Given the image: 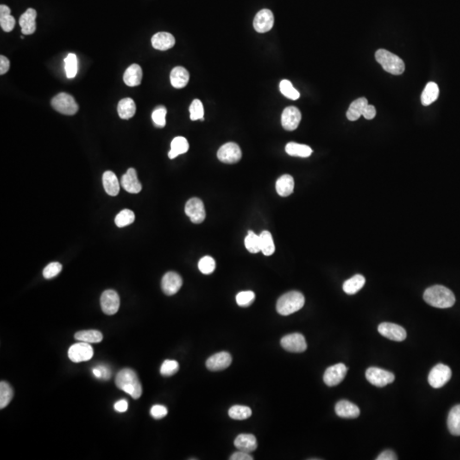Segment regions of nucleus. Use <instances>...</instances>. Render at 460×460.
Segmentation results:
<instances>
[{
	"instance_id": "1",
	"label": "nucleus",
	"mask_w": 460,
	"mask_h": 460,
	"mask_svg": "<svg viewBox=\"0 0 460 460\" xmlns=\"http://www.w3.org/2000/svg\"><path fill=\"white\" fill-rule=\"evenodd\" d=\"M424 299L430 306L439 309H448L455 304V296L451 290L446 286L436 285L425 290Z\"/></svg>"
},
{
	"instance_id": "2",
	"label": "nucleus",
	"mask_w": 460,
	"mask_h": 460,
	"mask_svg": "<svg viewBox=\"0 0 460 460\" xmlns=\"http://www.w3.org/2000/svg\"><path fill=\"white\" fill-rule=\"evenodd\" d=\"M118 388L129 394L133 399H139L142 394V387L135 371L131 368H124L118 373L115 378Z\"/></svg>"
},
{
	"instance_id": "3",
	"label": "nucleus",
	"mask_w": 460,
	"mask_h": 460,
	"mask_svg": "<svg viewBox=\"0 0 460 460\" xmlns=\"http://www.w3.org/2000/svg\"><path fill=\"white\" fill-rule=\"evenodd\" d=\"M305 304L304 295L297 291H292L282 295L276 304V310L281 316H290L300 310Z\"/></svg>"
},
{
	"instance_id": "4",
	"label": "nucleus",
	"mask_w": 460,
	"mask_h": 460,
	"mask_svg": "<svg viewBox=\"0 0 460 460\" xmlns=\"http://www.w3.org/2000/svg\"><path fill=\"white\" fill-rule=\"evenodd\" d=\"M375 58L383 68L391 74L400 75L405 71V64L401 58L390 51L384 49L379 50L375 54Z\"/></svg>"
},
{
	"instance_id": "5",
	"label": "nucleus",
	"mask_w": 460,
	"mask_h": 460,
	"mask_svg": "<svg viewBox=\"0 0 460 460\" xmlns=\"http://www.w3.org/2000/svg\"><path fill=\"white\" fill-rule=\"evenodd\" d=\"M51 106L62 115H74L78 111V103L69 94L62 92L51 100Z\"/></svg>"
},
{
	"instance_id": "6",
	"label": "nucleus",
	"mask_w": 460,
	"mask_h": 460,
	"mask_svg": "<svg viewBox=\"0 0 460 460\" xmlns=\"http://www.w3.org/2000/svg\"><path fill=\"white\" fill-rule=\"evenodd\" d=\"M366 378L368 382L379 388L394 382L395 379L394 373L379 367H369L366 372Z\"/></svg>"
},
{
	"instance_id": "7",
	"label": "nucleus",
	"mask_w": 460,
	"mask_h": 460,
	"mask_svg": "<svg viewBox=\"0 0 460 460\" xmlns=\"http://www.w3.org/2000/svg\"><path fill=\"white\" fill-rule=\"evenodd\" d=\"M451 368L444 364L436 365L428 376V381L431 387L440 389L443 387L451 379Z\"/></svg>"
},
{
	"instance_id": "8",
	"label": "nucleus",
	"mask_w": 460,
	"mask_h": 460,
	"mask_svg": "<svg viewBox=\"0 0 460 460\" xmlns=\"http://www.w3.org/2000/svg\"><path fill=\"white\" fill-rule=\"evenodd\" d=\"M93 355V348L84 342L74 343L68 349V357L74 363L90 361Z\"/></svg>"
},
{
	"instance_id": "9",
	"label": "nucleus",
	"mask_w": 460,
	"mask_h": 460,
	"mask_svg": "<svg viewBox=\"0 0 460 460\" xmlns=\"http://www.w3.org/2000/svg\"><path fill=\"white\" fill-rule=\"evenodd\" d=\"M280 344L286 351L292 353H303L307 349V343L304 335L292 333L286 335L280 340Z\"/></svg>"
},
{
	"instance_id": "10",
	"label": "nucleus",
	"mask_w": 460,
	"mask_h": 460,
	"mask_svg": "<svg viewBox=\"0 0 460 460\" xmlns=\"http://www.w3.org/2000/svg\"><path fill=\"white\" fill-rule=\"evenodd\" d=\"M242 157L241 147L235 142H228L220 147L217 152V158L220 161L226 164H235L241 160Z\"/></svg>"
},
{
	"instance_id": "11",
	"label": "nucleus",
	"mask_w": 460,
	"mask_h": 460,
	"mask_svg": "<svg viewBox=\"0 0 460 460\" xmlns=\"http://www.w3.org/2000/svg\"><path fill=\"white\" fill-rule=\"evenodd\" d=\"M121 305L120 296L115 290H107L101 297V307L103 313L113 316L117 313Z\"/></svg>"
},
{
	"instance_id": "12",
	"label": "nucleus",
	"mask_w": 460,
	"mask_h": 460,
	"mask_svg": "<svg viewBox=\"0 0 460 460\" xmlns=\"http://www.w3.org/2000/svg\"><path fill=\"white\" fill-rule=\"evenodd\" d=\"M185 213L194 223H201L205 218L204 203L198 198H190L185 205Z\"/></svg>"
},
{
	"instance_id": "13",
	"label": "nucleus",
	"mask_w": 460,
	"mask_h": 460,
	"mask_svg": "<svg viewBox=\"0 0 460 460\" xmlns=\"http://www.w3.org/2000/svg\"><path fill=\"white\" fill-rule=\"evenodd\" d=\"M348 372V368L343 363L333 365L328 367L323 376V380L326 385L329 387H333L339 385L345 378Z\"/></svg>"
},
{
	"instance_id": "14",
	"label": "nucleus",
	"mask_w": 460,
	"mask_h": 460,
	"mask_svg": "<svg viewBox=\"0 0 460 460\" xmlns=\"http://www.w3.org/2000/svg\"><path fill=\"white\" fill-rule=\"evenodd\" d=\"M378 330L382 336L392 341L401 342L403 340L406 339V330L402 327L394 324V323H389V322L381 323L379 326Z\"/></svg>"
},
{
	"instance_id": "15",
	"label": "nucleus",
	"mask_w": 460,
	"mask_h": 460,
	"mask_svg": "<svg viewBox=\"0 0 460 460\" xmlns=\"http://www.w3.org/2000/svg\"><path fill=\"white\" fill-rule=\"evenodd\" d=\"M274 17L273 13L268 9H261L256 15L253 21V27L258 33H267L274 26Z\"/></svg>"
},
{
	"instance_id": "16",
	"label": "nucleus",
	"mask_w": 460,
	"mask_h": 460,
	"mask_svg": "<svg viewBox=\"0 0 460 460\" xmlns=\"http://www.w3.org/2000/svg\"><path fill=\"white\" fill-rule=\"evenodd\" d=\"M302 115L298 108L290 106L284 109L281 115V125L283 128L292 131L298 128L300 124Z\"/></svg>"
},
{
	"instance_id": "17",
	"label": "nucleus",
	"mask_w": 460,
	"mask_h": 460,
	"mask_svg": "<svg viewBox=\"0 0 460 460\" xmlns=\"http://www.w3.org/2000/svg\"><path fill=\"white\" fill-rule=\"evenodd\" d=\"M231 355L228 352L222 351L208 358L205 365L208 370L217 372L228 368L231 365Z\"/></svg>"
},
{
	"instance_id": "18",
	"label": "nucleus",
	"mask_w": 460,
	"mask_h": 460,
	"mask_svg": "<svg viewBox=\"0 0 460 460\" xmlns=\"http://www.w3.org/2000/svg\"><path fill=\"white\" fill-rule=\"evenodd\" d=\"M183 286V279L175 272H168L162 278L161 287L165 294L172 296L176 294Z\"/></svg>"
},
{
	"instance_id": "19",
	"label": "nucleus",
	"mask_w": 460,
	"mask_h": 460,
	"mask_svg": "<svg viewBox=\"0 0 460 460\" xmlns=\"http://www.w3.org/2000/svg\"><path fill=\"white\" fill-rule=\"evenodd\" d=\"M36 10L31 8L27 9V11L21 15L19 24L24 35H31L36 31Z\"/></svg>"
},
{
	"instance_id": "20",
	"label": "nucleus",
	"mask_w": 460,
	"mask_h": 460,
	"mask_svg": "<svg viewBox=\"0 0 460 460\" xmlns=\"http://www.w3.org/2000/svg\"><path fill=\"white\" fill-rule=\"evenodd\" d=\"M121 185L124 190L131 194H138L141 192V184L137 179V174L134 168H130L127 173L121 178Z\"/></svg>"
},
{
	"instance_id": "21",
	"label": "nucleus",
	"mask_w": 460,
	"mask_h": 460,
	"mask_svg": "<svg viewBox=\"0 0 460 460\" xmlns=\"http://www.w3.org/2000/svg\"><path fill=\"white\" fill-rule=\"evenodd\" d=\"M335 412L338 417L343 418H355L360 415L361 411L356 405L349 400H340L335 406Z\"/></svg>"
},
{
	"instance_id": "22",
	"label": "nucleus",
	"mask_w": 460,
	"mask_h": 460,
	"mask_svg": "<svg viewBox=\"0 0 460 460\" xmlns=\"http://www.w3.org/2000/svg\"><path fill=\"white\" fill-rule=\"evenodd\" d=\"M152 45L154 49L159 51H167L172 49L176 44L174 36L170 33L160 32L152 37Z\"/></svg>"
},
{
	"instance_id": "23",
	"label": "nucleus",
	"mask_w": 460,
	"mask_h": 460,
	"mask_svg": "<svg viewBox=\"0 0 460 460\" xmlns=\"http://www.w3.org/2000/svg\"><path fill=\"white\" fill-rule=\"evenodd\" d=\"M170 79L173 87L182 89L190 81V72L183 66H176L171 72Z\"/></svg>"
},
{
	"instance_id": "24",
	"label": "nucleus",
	"mask_w": 460,
	"mask_h": 460,
	"mask_svg": "<svg viewBox=\"0 0 460 460\" xmlns=\"http://www.w3.org/2000/svg\"><path fill=\"white\" fill-rule=\"evenodd\" d=\"M142 78V70L138 64H131L124 73L125 84L133 87L140 85Z\"/></svg>"
},
{
	"instance_id": "25",
	"label": "nucleus",
	"mask_w": 460,
	"mask_h": 460,
	"mask_svg": "<svg viewBox=\"0 0 460 460\" xmlns=\"http://www.w3.org/2000/svg\"><path fill=\"white\" fill-rule=\"evenodd\" d=\"M235 446L240 451L252 453L258 448V442L252 434H241L235 438Z\"/></svg>"
},
{
	"instance_id": "26",
	"label": "nucleus",
	"mask_w": 460,
	"mask_h": 460,
	"mask_svg": "<svg viewBox=\"0 0 460 460\" xmlns=\"http://www.w3.org/2000/svg\"><path fill=\"white\" fill-rule=\"evenodd\" d=\"M102 184L106 193L110 196H118V194L120 193V182L118 180L116 175L113 172L108 171L103 173Z\"/></svg>"
},
{
	"instance_id": "27",
	"label": "nucleus",
	"mask_w": 460,
	"mask_h": 460,
	"mask_svg": "<svg viewBox=\"0 0 460 460\" xmlns=\"http://www.w3.org/2000/svg\"><path fill=\"white\" fill-rule=\"evenodd\" d=\"M367 105H368V102H367V98L365 97H361L354 101L350 104L348 111L346 113V116L348 118V120L350 121H357L359 118L363 115V112Z\"/></svg>"
},
{
	"instance_id": "28",
	"label": "nucleus",
	"mask_w": 460,
	"mask_h": 460,
	"mask_svg": "<svg viewBox=\"0 0 460 460\" xmlns=\"http://www.w3.org/2000/svg\"><path fill=\"white\" fill-rule=\"evenodd\" d=\"M275 187L279 196L287 197L294 190V179L290 175H283L276 181Z\"/></svg>"
},
{
	"instance_id": "29",
	"label": "nucleus",
	"mask_w": 460,
	"mask_h": 460,
	"mask_svg": "<svg viewBox=\"0 0 460 460\" xmlns=\"http://www.w3.org/2000/svg\"><path fill=\"white\" fill-rule=\"evenodd\" d=\"M136 107L135 103L131 98H124L121 100L118 104V115L122 120H129L135 114Z\"/></svg>"
},
{
	"instance_id": "30",
	"label": "nucleus",
	"mask_w": 460,
	"mask_h": 460,
	"mask_svg": "<svg viewBox=\"0 0 460 460\" xmlns=\"http://www.w3.org/2000/svg\"><path fill=\"white\" fill-rule=\"evenodd\" d=\"M10 8L5 4L0 5V26L4 32L9 33L14 29L15 25V20L12 15H10Z\"/></svg>"
},
{
	"instance_id": "31",
	"label": "nucleus",
	"mask_w": 460,
	"mask_h": 460,
	"mask_svg": "<svg viewBox=\"0 0 460 460\" xmlns=\"http://www.w3.org/2000/svg\"><path fill=\"white\" fill-rule=\"evenodd\" d=\"M190 144L189 141L185 137L183 136H178L175 137L172 141L171 144V150L169 152L168 156L170 159H175L178 155L185 153L189 151Z\"/></svg>"
},
{
	"instance_id": "32",
	"label": "nucleus",
	"mask_w": 460,
	"mask_h": 460,
	"mask_svg": "<svg viewBox=\"0 0 460 460\" xmlns=\"http://www.w3.org/2000/svg\"><path fill=\"white\" fill-rule=\"evenodd\" d=\"M365 282H366V280L363 275L355 274L343 283V291L347 294H355L364 286Z\"/></svg>"
},
{
	"instance_id": "33",
	"label": "nucleus",
	"mask_w": 460,
	"mask_h": 460,
	"mask_svg": "<svg viewBox=\"0 0 460 460\" xmlns=\"http://www.w3.org/2000/svg\"><path fill=\"white\" fill-rule=\"evenodd\" d=\"M448 427L454 436H460V405L454 406L448 414Z\"/></svg>"
},
{
	"instance_id": "34",
	"label": "nucleus",
	"mask_w": 460,
	"mask_h": 460,
	"mask_svg": "<svg viewBox=\"0 0 460 460\" xmlns=\"http://www.w3.org/2000/svg\"><path fill=\"white\" fill-rule=\"evenodd\" d=\"M438 96H439V87H438V85L434 82H430V83L426 84L424 91L422 92V104L424 106L430 105L434 102H436L437 98H438Z\"/></svg>"
},
{
	"instance_id": "35",
	"label": "nucleus",
	"mask_w": 460,
	"mask_h": 460,
	"mask_svg": "<svg viewBox=\"0 0 460 460\" xmlns=\"http://www.w3.org/2000/svg\"><path fill=\"white\" fill-rule=\"evenodd\" d=\"M286 152L289 155L295 157H302L307 158L311 155L313 150L311 147L304 144H299L296 142H289L286 146Z\"/></svg>"
},
{
	"instance_id": "36",
	"label": "nucleus",
	"mask_w": 460,
	"mask_h": 460,
	"mask_svg": "<svg viewBox=\"0 0 460 460\" xmlns=\"http://www.w3.org/2000/svg\"><path fill=\"white\" fill-rule=\"evenodd\" d=\"M74 337L76 340L84 343H96L102 342L103 336L101 331L96 330H85L76 332Z\"/></svg>"
},
{
	"instance_id": "37",
	"label": "nucleus",
	"mask_w": 460,
	"mask_h": 460,
	"mask_svg": "<svg viewBox=\"0 0 460 460\" xmlns=\"http://www.w3.org/2000/svg\"><path fill=\"white\" fill-rule=\"evenodd\" d=\"M259 236H260V241H261V252L265 256L272 255L275 251L272 235L269 232L264 230Z\"/></svg>"
},
{
	"instance_id": "38",
	"label": "nucleus",
	"mask_w": 460,
	"mask_h": 460,
	"mask_svg": "<svg viewBox=\"0 0 460 460\" xmlns=\"http://www.w3.org/2000/svg\"><path fill=\"white\" fill-rule=\"evenodd\" d=\"M13 395L14 392L11 386L5 381L0 383V408L8 406L12 400Z\"/></svg>"
},
{
	"instance_id": "39",
	"label": "nucleus",
	"mask_w": 460,
	"mask_h": 460,
	"mask_svg": "<svg viewBox=\"0 0 460 460\" xmlns=\"http://www.w3.org/2000/svg\"><path fill=\"white\" fill-rule=\"evenodd\" d=\"M252 409L247 406L235 405L229 410L230 418L235 420H245L252 416Z\"/></svg>"
},
{
	"instance_id": "40",
	"label": "nucleus",
	"mask_w": 460,
	"mask_h": 460,
	"mask_svg": "<svg viewBox=\"0 0 460 460\" xmlns=\"http://www.w3.org/2000/svg\"><path fill=\"white\" fill-rule=\"evenodd\" d=\"M245 246L251 253H258L261 252V241L260 236L250 230L245 239Z\"/></svg>"
},
{
	"instance_id": "41",
	"label": "nucleus",
	"mask_w": 460,
	"mask_h": 460,
	"mask_svg": "<svg viewBox=\"0 0 460 460\" xmlns=\"http://www.w3.org/2000/svg\"><path fill=\"white\" fill-rule=\"evenodd\" d=\"M64 63L66 77L68 78H74L78 72V59L76 55L72 53L67 55Z\"/></svg>"
},
{
	"instance_id": "42",
	"label": "nucleus",
	"mask_w": 460,
	"mask_h": 460,
	"mask_svg": "<svg viewBox=\"0 0 460 460\" xmlns=\"http://www.w3.org/2000/svg\"><path fill=\"white\" fill-rule=\"evenodd\" d=\"M135 221V214L129 209H125L118 214L115 217V224L119 228H124L126 226L131 224Z\"/></svg>"
},
{
	"instance_id": "43",
	"label": "nucleus",
	"mask_w": 460,
	"mask_h": 460,
	"mask_svg": "<svg viewBox=\"0 0 460 460\" xmlns=\"http://www.w3.org/2000/svg\"><path fill=\"white\" fill-rule=\"evenodd\" d=\"M280 90L283 96L289 99L297 100L300 97V93L296 90L292 83L287 79H283L280 83Z\"/></svg>"
},
{
	"instance_id": "44",
	"label": "nucleus",
	"mask_w": 460,
	"mask_h": 460,
	"mask_svg": "<svg viewBox=\"0 0 460 460\" xmlns=\"http://www.w3.org/2000/svg\"><path fill=\"white\" fill-rule=\"evenodd\" d=\"M190 120L193 121H204V107L198 99L193 101L190 107Z\"/></svg>"
},
{
	"instance_id": "45",
	"label": "nucleus",
	"mask_w": 460,
	"mask_h": 460,
	"mask_svg": "<svg viewBox=\"0 0 460 460\" xmlns=\"http://www.w3.org/2000/svg\"><path fill=\"white\" fill-rule=\"evenodd\" d=\"M198 267L202 274H211L216 268V262L210 256H205L199 260Z\"/></svg>"
},
{
	"instance_id": "46",
	"label": "nucleus",
	"mask_w": 460,
	"mask_h": 460,
	"mask_svg": "<svg viewBox=\"0 0 460 460\" xmlns=\"http://www.w3.org/2000/svg\"><path fill=\"white\" fill-rule=\"evenodd\" d=\"M167 110L164 106H158L156 109H154L152 114V120L153 123L157 127H162L166 126V116Z\"/></svg>"
},
{
	"instance_id": "47",
	"label": "nucleus",
	"mask_w": 460,
	"mask_h": 460,
	"mask_svg": "<svg viewBox=\"0 0 460 460\" xmlns=\"http://www.w3.org/2000/svg\"><path fill=\"white\" fill-rule=\"evenodd\" d=\"M179 370V364L174 360H166L163 362L160 367V373L163 376L169 377L174 375Z\"/></svg>"
},
{
	"instance_id": "48",
	"label": "nucleus",
	"mask_w": 460,
	"mask_h": 460,
	"mask_svg": "<svg viewBox=\"0 0 460 460\" xmlns=\"http://www.w3.org/2000/svg\"><path fill=\"white\" fill-rule=\"evenodd\" d=\"M255 300V293L252 291H245L238 293L236 303L241 307H248Z\"/></svg>"
},
{
	"instance_id": "49",
	"label": "nucleus",
	"mask_w": 460,
	"mask_h": 460,
	"mask_svg": "<svg viewBox=\"0 0 460 460\" xmlns=\"http://www.w3.org/2000/svg\"><path fill=\"white\" fill-rule=\"evenodd\" d=\"M62 269H63V266H62L60 263H51L50 264L45 267V269L43 271V275H44L45 279H51V278H54V277L60 274Z\"/></svg>"
},
{
	"instance_id": "50",
	"label": "nucleus",
	"mask_w": 460,
	"mask_h": 460,
	"mask_svg": "<svg viewBox=\"0 0 460 460\" xmlns=\"http://www.w3.org/2000/svg\"><path fill=\"white\" fill-rule=\"evenodd\" d=\"M150 413L151 416L153 418L161 419V418H165L167 415L168 410H167L166 406H163V405H154L151 408Z\"/></svg>"
},
{
	"instance_id": "51",
	"label": "nucleus",
	"mask_w": 460,
	"mask_h": 460,
	"mask_svg": "<svg viewBox=\"0 0 460 460\" xmlns=\"http://www.w3.org/2000/svg\"><path fill=\"white\" fill-rule=\"evenodd\" d=\"M230 460H253V458L250 453H247V452L244 451H239L236 452L235 454H233L231 455V457L229 458Z\"/></svg>"
},
{
	"instance_id": "52",
	"label": "nucleus",
	"mask_w": 460,
	"mask_h": 460,
	"mask_svg": "<svg viewBox=\"0 0 460 460\" xmlns=\"http://www.w3.org/2000/svg\"><path fill=\"white\" fill-rule=\"evenodd\" d=\"M9 66H10V63H9V59L6 57L1 56L0 57V74L1 75L5 74L9 71Z\"/></svg>"
},
{
	"instance_id": "53",
	"label": "nucleus",
	"mask_w": 460,
	"mask_h": 460,
	"mask_svg": "<svg viewBox=\"0 0 460 460\" xmlns=\"http://www.w3.org/2000/svg\"><path fill=\"white\" fill-rule=\"evenodd\" d=\"M376 114L377 112L375 107L368 104V105L366 107V109H365L364 112H363V115H362V116H364L365 119H367V120H373V118L376 116Z\"/></svg>"
},
{
	"instance_id": "54",
	"label": "nucleus",
	"mask_w": 460,
	"mask_h": 460,
	"mask_svg": "<svg viewBox=\"0 0 460 460\" xmlns=\"http://www.w3.org/2000/svg\"><path fill=\"white\" fill-rule=\"evenodd\" d=\"M377 460H396V454L391 450H386L383 452L382 454H379V457L377 458Z\"/></svg>"
},
{
	"instance_id": "55",
	"label": "nucleus",
	"mask_w": 460,
	"mask_h": 460,
	"mask_svg": "<svg viewBox=\"0 0 460 460\" xmlns=\"http://www.w3.org/2000/svg\"><path fill=\"white\" fill-rule=\"evenodd\" d=\"M115 409L119 412H127L128 409V402L126 400H121L115 404Z\"/></svg>"
},
{
	"instance_id": "56",
	"label": "nucleus",
	"mask_w": 460,
	"mask_h": 460,
	"mask_svg": "<svg viewBox=\"0 0 460 460\" xmlns=\"http://www.w3.org/2000/svg\"><path fill=\"white\" fill-rule=\"evenodd\" d=\"M100 369L102 370V379H105V380H108V379H110L111 377V373H110V370L109 368H107L105 367H99Z\"/></svg>"
},
{
	"instance_id": "57",
	"label": "nucleus",
	"mask_w": 460,
	"mask_h": 460,
	"mask_svg": "<svg viewBox=\"0 0 460 460\" xmlns=\"http://www.w3.org/2000/svg\"><path fill=\"white\" fill-rule=\"evenodd\" d=\"M92 373H93L94 376L96 377V378H97V379H102V370L100 369L99 367H96V368H94L93 370H92Z\"/></svg>"
}]
</instances>
